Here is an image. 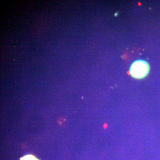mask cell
<instances>
[{
    "mask_svg": "<svg viewBox=\"0 0 160 160\" xmlns=\"http://www.w3.org/2000/svg\"><path fill=\"white\" fill-rule=\"evenodd\" d=\"M20 160H39L37 158L34 156L32 155H27L21 158Z\"/></svg>",
    "mask_w": 160,
    "mask_h": 160,
    "instance_id": "cell-2",
    "label": "cell"
},
{
    "mask_svg": "<svg viewBox=\"0 0 160 160\" xmlns=\"http://www.w3.org/2000/svg\"><path fill=\"white\" fill-rule=\"evenodd\" d=\"M149 64L143 60H139L132 64L130 68V73L132 77L137 79H142L146 77L149 73Z\"/></svg>",
    "mask_w": 160,
    "mask_h": 160,
    "instance_id": "cell-1",
    "label": "cell"
}]
</instances>
